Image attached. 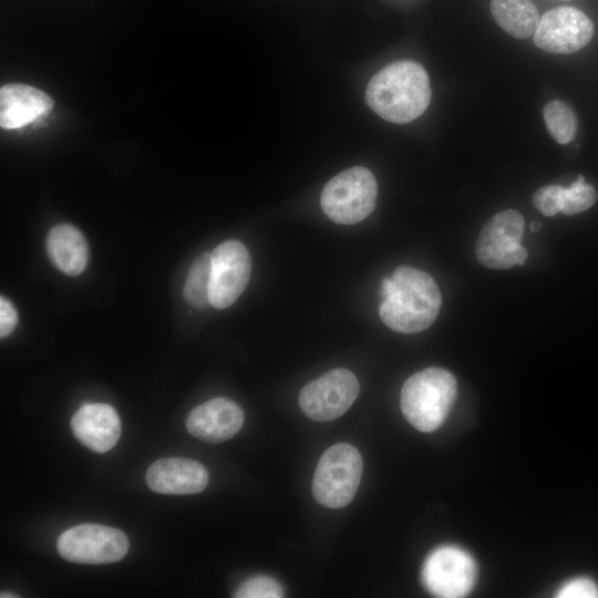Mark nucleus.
Listing matches in <instances>:
<instances>
[{"label":"nucleus","mask_w":598,"mask_h":598,"mask_svg":"<svg viewBox=\"0 0 598 598\" xmlns=\"http://www.w3.org/2000/svg\"><path fill=\"white\" fill-rule=\"evenodd\" d=\"M379 315L390 329L415 333L429 328L442 303L440 289L425 271L410 266L398 267L381 282Z\"/></svg>","instance_id":"obj_1"},{"label":"nucleus","mask_w":598,"mask_h":598,"mask_svg":"<svg viewBox=\"0 0 598 598\" xmlns=\"http://www.w3.org/2000/svg\"><path fill=\"white\" fill-rule=\"evenodd\" d=\"M365 101L378 115L389 122H411L422 115L430 104L429 75L417 62H393L370 80Z\"/></svg>","instance_id":"obj_2"},{"label":"nucleus","mask_w":598,"mask_h":598,"mask_svg":"<svg viewBox=\"0 0 598 598\" xmlns=\"http://www.w3.org/2000/svg\"><path fill=\"white\" fill-rule=\"evenodd\" d=\"M457 393L455 377L442 368L411 375L401 390L400 404L406 421L421 432H433L446 419Z\"/></svg>","instance_id":"obj_3"},{"label":"nucleus","mask_w":598,"mask_h":598,"mask_svg":"<svg viewBox=\"0 0 598 598\" xmlns=\"http://www.w3.org/2000/svg\"><path fill=\"white\" fill-rule=\"evenodd\" d=\"M363 462L357 447L337 443L321 455L312 480L315 499L329 508L347 506L361 482Z\"/></svg>","instance_id":"obj_4"},{"label":"nucleus","mask_w":598,"mask_h":598,"mask_svg":"<svg viewBox=\"0 0 598 598\" xmlns=\"http://www.w3.org/2000/svg\"><path fill=\"white\" fill-rule=\"evenodd\" d=\"M378 184L365 167L348 168L332 177L324 186L320 204L323 213L341 225H353L374 209Z\"/></svg>","instance_id":"obj_5"},{"label":"nucleus","mask_w":598,"mask_h":598,"mask_svg":"<svg viewBox=\"0 0 598 598\" xmlns=\"http://www.w3.org/2000/svg\"><path fill=\"white\" fill-rule=\"evenodd\" d=\"M524 217L516 209L494 215L482 228L476 241L478 261L491 269H509L524 265L527 250L522 246Z\"/></svg>","instance_id":"obj_6"},{"label":"nucleus","mask_w":598,"mask_h":598,"mask_svg":"<svg viewBox=\"0 0 598 598\" xmlns=\"http://www.w3.org/2000/svg\"><path fill=\"white\" fill-rule=\"evenodd\" d=\"M128 546V539L122 530L99 524L71 527L56 542L58 551L65 560L92 565L121 560Z\"/></svg>","instance_id":"obj_7"},{"label":"nucleus","mask_w":598,"mask_h":598,"mask_svg":"<svg viewBox=\"0 0 598 598\" xmlns=\"http://www.w3.org/2000/svg\"><path fill=\"white\" fill-rule=\"evenodd\" d=\"M476 577L477 566L472 555L453 545L432 550L422 566L423 585L436 597H464L473 589Z\"/></svg>","instance_id":"obj_8"},{"label":"nucleus","mask_w":598,"mask_h":598,"mask_svg":"<svg viewBox=\"0 0 598 598\" xmlns=\"http://www.w3.org/2000/svg\"><path fill=\"white\" fill-rule=\"evenodd\" d=\"M357 377L347 369H333L306 384L299 393L300 409L311 420L328 422L344 414L358 398Z\"/></svg>","instance_id":"obj_9"},{"label":"nucleus","mask_w":598,"mask_h":598,"mask_svg":"<svg viewBox=\"0 0 598 598\" xmlns=\"http://www.w3.org/2000/svg\"><path fill=\"white\" fill-rule=\"evenodd\" d=\"M209 301L217 309L231 306L243 293L250 278L251 260L238 240H226L210 254Z\"/></svg>","instance_id":"obj_10"},{"label":"nucleus","mask_w":598,"mask_h":598,"mask_svg":"<svg viewBox=\"0 0 598 598\" xmlns=\"http://www.w3.org/2000/svg\"><path fill=\"white\" fill-rule=\"evenodd\" d=\"M592 21L575 7H557L539 20L536 47L553 54H569L585 48L594 37Z\"/></svg>","instance_id":"obj_11"},{"label":"nucleus","mask_w":598,"mask_h":598,"mask_svg":"<svg viewBox=\"0 0 598 598\" xmlns=\"http://www.w3.org/2000/svg\"><path fill=\"white\" fill-rule=\"evenodd\" d=\"M243 424L241 408L226 398H215L195 406L186 419L188 433L207 443L231 439Z\"/></svg>","instance_id":"obj_12"},{"label":"nucleus","mask_w":598,"mask_h":598,"mask_svg":"<svg viewBox=\"0 0 598 598\" xmlns=\"http://www.w3.org/2000/svg\"><path fill=\"white\" fill-rule=\"evenodd\" d=\"M208 480V472L203 464L183 457L157 460L146 472L148 487L159 494H196L207 486Z\"/></svg>","instance_id":"obj_13"},{"label":"nucleus","mask_w":598,"mask_h":598,"mask_svg":"<svg viewBox=\"0 0 598 598\" xmlns=\"http://www.w3.org/2000/svg\"><path fill=\"white\" fill-rule=\"evenodd\" d=\"M74 436L93 452L110 451L121 435V421L113 406L104 403L82 405L71 419Z\"/></svg>","instance_id":"obj_14"},{"label":"nucleus","mask_w":598,"mask_h":598,"mask_svg":"<svg viewBox=\"0 0 598 598\" xmlns=\"http://www.w3.org/2000/svg\"><path fill=\"white\" fill-rule=\"evenodd\" d=\"M52 99L44 92L25 84H8L0 90V125L18 128L49 112Z\"/></svg>","instance_id":"obj_15"},{"label":"nucleus","mask_w":598,"mask_h":598,"mask_svg":"<svg viewBox=\"0 0 598 598\" xmlns=\"http://www.w3.org/2000/svg\"><path fill=\"white\" fill-rule=\"evenodd\" d=\"M51 261L66 275H80L89 260V248L82 233L74 226L62 224L53 227L47 238Z\"/></svg>","instance_id":"obj_16"},{"label":"nucleus","mask_w":598,"mask_h":598,"mask_svg":"<svg viewBox=\"0 0 598 598\" xmlns=\"http://www.w3.org/2000/svg\"><path fill=\"white\" fill-rule=\"evenodd\" d=\"M491 13L505 32L517 39L534 34L540 20L530 0H492Z\"/></svg>","instance_id":"obj_17"},{"label":"nucleus","mask_w":598,"mask_h":598,"mask_svg":"<svg viewBox=\"0 0 598 598\" xmlns=\"http://www.w3.org/2000/svg\"><path fill=\"white\" fill-rule=\"evenodd\" d=\"M210 254L198 256L192 264L184 285L185 300L196 309H204L209 301Z\"/></svg>","instance_id":"obj_18"},{"label":"nucleus","mask_w":598,"mask_h":598,"mask_svg":"<svg viewBox=\"0 0 598 598\" xmlns=\"http://www.w3.org/2000/svg\"><path fill=\"white\" fill-rule=\"evenodd\" d=\"M544 120L547 131L559 144H568L577 134V116L573 109L560 100L548 102L544 106Z\"/></svg>","instance_id":"obj_19"},{"label":"nucleus","mask_w":598,"mask_h":598,"mask_svg":"<svg viewBox=\"0 0 598 598\" xmlns=\"http://www.w3.org/2000/svg\"><path fill=\"white\" fill-rule=\"evenodd\" d=\"M597 192L579 175L569 187L560 190V213L575 215L590 208L597 200Z\"/></svg>","instance_id":"obj_20"},{"label":"nucleus","mask_w":598,"mask_h":598,"mask_svg":"<svg viewBox=\"0 0 598 598\" xmlns=\"http://www.w3.org/2000/svg\"><path fill=\"white\" fill-rule=\"evenodd\" d=\"M283 596L281 585L269 576H255L243 582L235 591L237 598H279Z\"/></svg>","instance_id":"obj_21"},{"label":"nucleus","mask_w":598,"mask_h":598,"mask_svg":"<svg viewBox=\"0 0 598 598\" xmlns=\"http://www.w3.org/2000/svg\"><path fill=\"white\" fill-rule=\"evenodd\" d=\"M560 185L538 188L532 197L534 207L545 216H555L560 212Z\"/></svg>","instance_id":"obj_22"},{"label":"nucleus","mask_w":598,"mask_h":598,"mask_svg":"<svg viewBox=\"0 0 598 598\" xmlns=\"http://www.w3.org/2000/svg\"><path fill=\"white\" fill-rule=\"evenodd\" d=\"M558 598H597L598 587L587 577L573 578L565 582L556 592Z\"/></svg>","instance_id":"obj_23"},{"label":"nucleus","mask_w":598,"mask_h":598,"mask_svg":"<svg viewBox=\"0 0 598 598\" xmlns=\"http://www.w3.org/2000/svg\"><path fill=\"white\" fill-rule=\"evenodd\" d=\"M18 322V313L14 306L4 297L0 298V336L8 337Z\"/></svg>","instance_id":"obj_24"},{"label":"nucleus","mask_w":598,"mask_h":598,"mask_svg":"<svg viewBox=\"0 0 598 598\" xmlns=\"http://www.w3.org/2000/svg\"><path fill=\"white\" fill-rule=\"evenodd\" d=\"M540 227H542V223H540V221L535 220V221H533V223L530 224V230H532L533 233H537V231L540 229Z\"/></svg>","instance_id":"obj_25"},{"label":"nucleus","mask_w":598,"mask_h":598,"mask_svg":"<svg viewBox=\"0 0 598 598\" xmlns=\"http://www.w3.org/2000/svg\"><path fill=\"white\" fill-rule=\"evenodd\" d=\"M0 597H1V598H8V597H11V598H12V597H17V595L10 594V592H1Z\"/></svg>","instance_id":"obj_26"}]
</instances>
